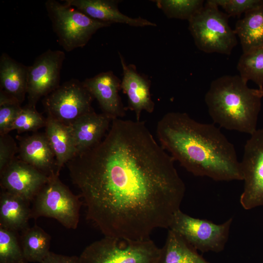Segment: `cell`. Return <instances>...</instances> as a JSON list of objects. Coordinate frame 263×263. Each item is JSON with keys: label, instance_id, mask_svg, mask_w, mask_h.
<instances>
[{"label": "cell", "instance_id": "cell-1", "mask_svg": "<svg viewBox=\"0 0 263 263\" xmlns=\"http://www.w3.org/2000/svg\"><path fill=\"white\" fill-rule=\"evenodd\" d=\"M174 160L144 121L116 118L95 146L66 164L86 218L104 236L141 240L169 228L186 191Z\"/></svg>", "mask_w": 263, "mask_h": 263}, {"label": "cell", "instance_id": "cell-2", "mask_svg": "<svg viewBox=\"0 0 263 263\" xmlns=\"http://www.w3.org/2000/svg\"><path fill=\"white\" fill-rule=\"evenodd\" d=\"M156 135L162 147L193 175L243 181L234 145L213 124L198 122L185 113L169 112L158 122Z\"/></svg>", "mask_w": 263, "mask_h": 263}, {"label": "cell", "instance_id": "cell-3", "mask_svg": "<svg viewBox=\"0 0 263 263\" xmlns=\"http://www.w3.org/2000/svg\"><path fill=\"white\" fill-rule=\"evenodd\" d=\"M239 75H225L213 80L205 96L209 116L224 129L253 134L261 109L256 89Z\"/></svg>", "mask_w": 263, "mask_h": 263}, {"label": "cell", "instance_id": "cell-4", "mask_svg": "<svg viewBox=\"0 0 263 263\" xmlns=\"http://www.w3.org/2000/svg\"><path fill=\"white\" fill-rule=\"evenodd\" d=\"M163 247L150 238L135 240L104 236L86 246L80 263H162Z\"/></svg>", "mask_w": 263, "mask_h": 263}, {"label": "cell", "instance_id": "cell-5", "mask_svg": "<svg viewBox=\"0 0 263 263\" xmlns=\"http://www.w3.org/2000/svg\"><path fill=\"white\" fill-rule=\"evenodd\" d=\"M229 17L212 0H207L188 21L196 47L206 53L229 55L238 43L235 31L228 24Z\"/></svg>", "mask_w": 263, "mask_h": 263}, {"label": "cell", "instance_id": "cell-6", "mask_svg": "<svg viewBox=\"0 0 263 263\" xmlns=\"http://www.w3.org/2000/svg\"><path fill=\"white\" fill-rule=\"evenodd\" d=\"M54 173L36 195L31 207V219L52 218L68 229L77 228L83 204L80 195L74 194Z\"/></svg>", "mask_w": 263, "mask_h": 263}, {"label": "cell", "instance_id": "cell-7", "mask_svg": "<svg viewBox=\"0 0 263 263\" xmlns=\"http://www.w3.org/2000/svg\"><path fill=\"white\" fill-rule=\"evenodd\" d=\"M45 5L58 42L66 52L83 47L97 30L112 24L55 0H47Z\"/></svg>", "mask_w": 263, "mask_h": 263}, {"label": "cell", "instance_id": "cell-8", "mask_svg": "<svg viewBox=\"0 0 263 263\" xmlns=\"http://www.w3.org/2000/svg\"><path fill=\"white\" fill-rule=\"evenodd\" d=\"M232 218L222 224L191 217L181 209L173 216L169 229L180 234L202 253L222 251L227 242Z\"/></svg>", "mask_w": 263, "mask_h": 263}, {"label": "cell", "instance_id": "cell-9", "mask_svg": "<svg viewBox=\"0 0 263 263\" xmlns=\"http://www.w3.org/2000/svg\"><path fill=\"white\" fill-rule=\"evenodd\" d=\"M94 99L82 81L71 79L45 96L42 103L47 116L70 125L93 109Z\"/></svg>", "mask_w": 263, "mask_h": 263}, {"label": "cell", "instance_id": "cell-10", "mask_svg": "<svg viewBox=\"0 0 263 263\" xmlns=\"http://www.w3.org/2000/svg\"><path fill=\"white\" fill-rule=\"evenodd\" d=\"M241 165L244 182L241 206L246 210L263 206V127L246 142Z\"/></svg>", "mask_w": 263, "mask_h": 263}, {"label": "cell", "instance_id": "cell-11", "mask_svg": "<svg viewBox=\"0 0 263 263\" xmlns=\"http://www.w3.org/2000/svg\"><path fill=\"white\" fill-rule=\"evenodd\" d=\"M65 58L64 52L48 49L28 66V106L36 108L41 97L46 96L60 85V72Z\"/></svg>", "mask_w": 263, "mask_h": 263}, {"label": "cell", "instance_id": "cell-12", "mask_svg": "<svg viewBox=\"0 0 263 263\" xmlns=\"http://www.w3.org/2000/svg\"><path fill=\"white\" fill-rule=\"evenodd\" d=\"M49 176L15 157L0 171L1 189L31 203Z\"/></svg>", "mask_w": 263, "mask_h": 263}, {"label": "cell", "instance_id": "cell-13", "mask_svg": "<svg viewBox=\"0 0 263 263\" xmlns=\"http://www.w3.org/2000/svg\"><path fill=\"white\" fill-rule=\"evenodd\" d=\"M82 82L94 99L97 100L102 113L112 120L125 115L126 109L119 94L121 80L112 71L99 73Z\"/></svg>", "mask_w": 263, "mask_h": 263}, {"label": "cell", "instance_id": "cell-14", "mask_svg": "<svg viewBox=\"0 0 263 263\" xmlns=\"http://www.w3.org/2000/svg\"><path fill=\"white\" fill-rule=\"evenodd\" d=\"M123 70L121 89L128 98V108L133 111L136 120L139 121L142 111L152 113L155 104L151 96L150 81L139 73L134 65L127 64L123 56L118 53Z\"/></svg>", "mask_w": 263, "mask_h": 263}, {"label": "cell", "instance_id": "cell-15", "mask_svg": "<svg viewBox=\"0 0 263 263\" xmlns=\"http://www.w3.org/2000/svg\"><path fill=\"white\" fill-rule=\"evenodd\" d=\"M65 4L74 7L89 17L104 22L118 23L134 27L156 26L141 17L132 18L121 13L118 0H65Z\"/></svg>", "mask_w": 263, "mask_h": 263}, {"label": "cell", "instance_id": "cell-16", "mask_svg": "<svg viewBox=\"0 0 263 263\" xmlns=\"http://www.w3.org/2000/svg\"><path fill=\"white\" fill-rule=\"evenodd\" d=\"M112 119L106 114L97 113L93 109L70 125L76 154L93 148L99 143L108 132Z\"/></svg>", "mask_w": 263, "mask_h": 263}, {"label": "cell", "instance_id": "cell-17", "mask_svg": "<svg viewBox=\"0 0 263 263\" xmlns=\"http://www.w3.org/2000/svg\"><path fill=\"white\" fill-rule=\"evenodd\" d=\"M19 158L46 175L56 173L55 155L45 133L18 137Z\"/></svg>", "mask_w": 263, "mask_h": 263}, {"label": "cell", "instance_id": "cell-18", "mask_svg": "<svg viewBox=\"0 0 263 263\" xmlns=\"http://www.w3.org/2000/svg\"><path fill=\"white\" fill-rule=\"evenodd\" d=\"M30 202L22 197L1 189L0 193V226L22 232L29 227Z\"/></svg>", "mask_w": 263, "mask_h": 263}, {"label": "cell", "instance_id": "cell-19", "mask_svg": "<svg viewBox=\"0 0 263 263\" xmlns=\"http://www.w3.org/2000/svg\"><path fill=\"white\" fill-rule=\"evenodd\" d=\"M45 134L55 155L56 174L76 154V150L70 125L47 116Z\"/></svg>", "mask_w": 263, "mask_h": 263}, {"label": "cell", "instance_id": "cell-20", "mask_svg": "<svg viewBox=\"0 0 263 263\" xmlns=\"http://www.w3.org/2000/svg\"><path fill=\"white\" fill-rule=\"evenodd\" d=\"M28 66L3 53L0 57V90L20 104L27 94Z\"/></svg>", "mask_w": 263, "mask_h": 263}, {"label": "cell", "instance_id": "cell-21", "mask_svg": "<svg viewBox=\"0 0 263 263\" xmlns=\"http://www.w3.org/2000/svg\"><path fill=\"white\" fill-rule=\"evenodd\" d=\"M243 53L263 46V0L237 21L235 29Z\"/></svg>", "mask_w": 263, "mask_h": 263}, {"label": "cell", "instance_id": "cell-22", "mask_svg": "<svg viewBox=\"0 0 263 263\" xmlns=\"http://www.w3.org/2000/svg\"><path fill=\"white\" fill-rule=\"evenodd\" d=\"M162 263H210L183 237L169 229Z\"/></svg>", "mask_w": 263, "mask_h": 263}, {"label": "cell", "instance_id": "cell-23", "mask_svg": "<svg viewBox=\"0 0 263 263\" xmlns=\"http://www.w3.org/2000/svg\"><path fill=\"white\" fill-rule=\"evenodd\" d=\"M21 232L20 242L26 260L40 263L50 252L51 236L37 225Z\"/></svg>", "mask_w": 263, "mask_h": 263}, {"label": "cell", "instance_id": "cell-24", "mask_svg": "<svg viewBox=\"0 0 263 263\" xmlns=\"http://www.w3.org/2000/svg\"><path fill=\"white\" fill-rule=\"evenodd\" d=\"M239 75L245 82L251 80L263 88V46L243 53L237 63Z\"/></svg>", "mask_w": 263, "mask_h": 263}, {"label": "cell", "instance_id": "cell-25", "mask_svg": "<svg viewBox=\"0 0 263 263\" xmlns=\"http://www.w3.org/2000/svg\"><path fill=\"white\" fill-rule=\"evenodd\" d=\"M158 8L169 19L189 21L204 6L202 0H155Z\"/></svg>", "mask_w": 263, "mask_h": 263}, {"label": "cell", "instance_id": "cell-26", "mask_svg": "<svg viewBox=\"0 0 263 263\" xmlns=\"http://www.w3.org/2000/svg\"><path fill=\"white\" fill-rule=\"evenodd\" d=\"M18 232L0 226V263H29L25 259Z\"/></svg>", "mask_w": 263, "mask_h": 263}, {"label": "cell", "instance_id": "cell-27", "mask_svg": "<svg viewBox=\"0 0 263 263\" xmlns=\"http://www.w3.org/2000/svg\"><path fill=\"white\" fill-rule=\"evenodd\" d=\"M46 118H44L36 109L28 105L22 107L13 123L10 132L17 130L19 132H36L45 127Z\"/></svg>", "mask_w": 263, "mask_h": 263}, {"label": "cell", "instance_id": "cell-28", "mask_svg": "<svg viewBox=\"0 0 263 263\" xmlns=\"http://www.w3.org/2000/svg\"><path fill=\"white\" fill-rule=\"evenodd\" d=\"M14 98L0 90V135L8 134L22 107Z\"/></svg>", "mask_w": 263, "mask_h": 263}, {"label": "cell", "instance_id": "cell-29", "mask_svg": "<svg viewBox=\"0 0 263 263\" xmlns=\"http://www.w3.org/2000/svg\"><path fill=\"white\" fill-rule=\"evenodd\" d=\"M229 17L239 16L259 5L263 0H212Z\"/></svg>", "mask_w": 263, "mask_h": 263}, {"label": "cell", "instance_id": "cell-30", "mask_svg": "<svg viewBox=\"0 0 263 263\" xmlns=\"http://www.w3.org/2000/svg\"><path fill=\"white\" fill-rule=\"evenodd\" d=\"M18 150L15 140L8 133L0 135V171L14 159Z\"/></svg>", "mask_w": 263, "mask_h": 263}, {"label": "cell", "instance_id": "cell-31", "mask_svg": "<svg viewBox=\"0 0 263 263\" xmlns=\"http://www.w3.org/2000/svg\"><path fill=\"white\" fill-rule=\"evenodd\" d=\"M40 263H80L79 257L66 256L50 252Z\"/></svg>", "mask_w": 263, "mask_h": 263}, {"label": "cell", "instance_id": "cell-32", "mask_svg": "<svg viewBox=\"0 0 263 263\" xmlns=\"http://www.w3.org/2000/svg\"><path fill=\"white\" fill-rule=\"evenodd\" d=\"M256 93L260 97H263V88L261 89H256Z\"/></svg>", "mask_w": 263, "mask_h": 263}]
</instances>
